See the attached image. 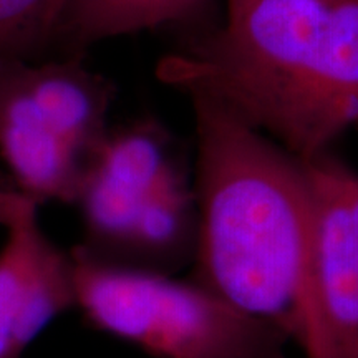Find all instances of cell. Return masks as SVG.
Masks as SVG:
<instances>
[{
    "mask_svg": "<svg viewBox=\"0 0 358 358\" xmlns=\"http://www.w3.org/2000/svg\"><path fill=\"white\" fill-rule=\"evenodd\" d=\"M226 20L158 66L295 158L327 153L358 123V0H226Z\"/></svg>",
    "mask_w": 358,
    "mask_h": 358,
    "instance_id": "obj_1",
    "label": "cell"
},
{
    "mask_svg": "<svg viewBox=\"0 0 358 358\" xmlns=\"http://www.w3.org/2000/svg\"><path fill=\"white\" fill-rule=\"evenodd\" d=\"M198 134V282L299 345L313 199L302 159L204 96Z\"/></svg>",
    "mask_w": 358,
    "mask_h": 358,
    "instance_id": "obj_2",
    "label": "cell"
},
{
    "mask_svg": "<svg viewBox=\"0 0 358 358\" xmlns=\"http://www.w3.org/2000/svg\"><path fill=\"white\" fill-rule=\"evenodd\" d=\"M75 297L96 329L156 358H287V337L199 282L71 252Z\"/></svg>",
    "mask_w": 358,
    "mask_h": 358,
    "instance_id": "obj_3",
    "label": "cell"
},
{
    "mask_svg": "<svg viewBox=\"0 0 358 358\" xmlns=\"http://www.w3.org/2000/svg\"><path fill=\"white\" fill-rule=\"evenodd\" d=\"M303 164L313 224L299 347L306 358H358V173L329 153Z\"/></svg>",
    "mask_w": 358,
    "mask_h": 358,
    "instance_id": "obj_4",
    "label": "cell"
},
{
    "mask_svg": "<svg viewBox=\"0 0 358 358\" xmlns=\"http://www.w3.org/2000/svg\"><path fill=\"white\" fill-rule=\"evenodd\" d=\"M185 178L169 153L166 133L153 123L108 134L96 148L77 203L96 257L127 254L134 224L156 192Z\"/></svg>",
    "mask_w": 358,
    "mask_h": 358,
    "instance_id": "obj_5",
    "label": "cell"
},
{
    "mask_svg": "<svg viewBox=\"0 0 358 358\" xmlns=\"http://www.w3.org/2000/svg\"><path fill=\"white\" fill-rule=\"evenodd\" d=\"M38 203L25 196L0 250V358H22L60 313L77 306L73 257L38 222Z\"/></svg>",
    "mask_w": 358,
    "mask_h": 358,
    "instance_id": "obj_6",
    "label": "cell"
},
{
    "mask_svg": "<svg viewBox=\"0 0 358 358\" xmlns=\"http://www.w3.org/2000/svg\"><path fill=\"white\" fill-rule=\"evenodd\" d=\"M0 155L29 198L77 203L90 159L45 120L27 88L24 58L0 60Z\"/></svg>",
    "mask_w": 358,
    "mask_h": 358,
    "instance_id": "obj_7",
    "label": "cell"
},
{
    "mask_svg": "<svg viewBox=\"0 0 358 358\" xmlns=\"http://www.w3.org/2000/svg\"><path fill=\"white\" fill-rule=\"evenodd\" d=\"M24 78L45 120L92 161L106 136L105 120L113 95L110 83L78 62L45 65L24 62Z\"/></svg>",
    "mask_w": 358,
    "mask_h": 358,
    "instance_id": "obj_8",
    "label": "cell"
},
{
    "mask_svg": "<svg viewBox=\"0 0 358 358\" xmlns=\"http://www.w3.org/2000/svg\"><path fill=\"white\" fill-rule=\"evenodd\" d=\"M204 0H66L57 29L71 43L88 45L186 17Z\"/></svg>",
    "mask_w": 358,
    "mask_h": 358,
    "instance_id": "obj_9",
    "label": "cell"
},
{
    "mask_svg": "<svg viewBox=\"0 0 358 358\" xmlns=\"http://www.w3.org/2000/svg\"><path fill=\"white\" fill-rule=\"evenodd\" d=\"M53 0H0V60L24 58L53 35Z\"/></svg>",
    "mask_w": 358,
    "mask_h": 358,
    "instance_id": "obj_10",
    "label": "cell"
},
{
    "mask_svg": "<svg viewBox=\"0 0 358 358\" xmlns=\"http://www.w3.org/2000/svg\"><path fill=\"white\" fill-rule=\"evenodd\" d=\"M24 192L0 186V226L7 227L25 199Z\"/></svg>",
    "mask_w": 358,
    "mask_h": 358,
    "instance_id": "obj_11",
    "label": "cell"
},
{
    "mask_svg": "<svg viewBox=\"0 0 358 358\" xmlns=\"http://www.w3.org/2000/svg\"><path fill=\"white\" fill-rule=\"evenodd\" d=\"M66 0H53V10H52V19H53V32L57 30L58 20H60L62 10H64Z\"/></svg>",
    "mask_w": 358,
    "mask_h": 358,
    "instance_id": "obj_12",
    "label": "cell"
}]
</instances>
